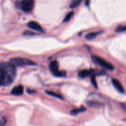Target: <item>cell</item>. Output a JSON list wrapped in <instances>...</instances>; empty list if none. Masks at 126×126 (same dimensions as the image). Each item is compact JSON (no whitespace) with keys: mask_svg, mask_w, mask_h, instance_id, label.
I'll use <instances>...</instances> for the list:
<instances>
[{"mask_svg":"<svg viewBox=\"0 0 126 126\" xmlns=\"http://www.w3.org/2000/svg\"><path fill=\"white\" fill-rule=\"evenodd\" d=\"M112 82H113V85H114V87L119 91L121 93H124L125 92V90H124V87L123 86V85L121 84L119 81H118L116 79H113L112 80Z\"/></svg>","mask_w":126,"mask_h":126,"instance_id":"obj_7","label":"cell"},{"mask_svg":"<svg viewBox=\"0 0 126 126\" xmlns=\"http://www.w3.org/2000/svg\"><path fill=\"white\" fill-rule=\"evenodd\" d=\"M12 65L15 66H33V65H36V63L32 60H30L28 59H25V58H13L11 59L10 60V62Z\"/></svg>","mask_w":126,"mask_h":126,"instance_id":"obj_2","label":"cell"},{"mask_svg":"<svg viewBox=\"0 0 126 126\" xmlns=\"http://www.w3.org/2000/svg\"><path fill=\"white\" fill-rule=\"evenodd\" d=\"M17 75L16 67L11 63H0V86H8L12 84Z\"/></svg>","mask_w":126,"mask_h":126,"instance_id":"obj_1","label":"cell"},{"mask_svg":"<svg viewBox=\"0 0 126 126\" xmlns=\"http://www.w3.org/2000/svg\"><path fill=\"white\" fill-rule=\"evenodd\" d=\"M86 110V108H85L84 107H81V108H78V109H75L71 111V114H75V115H76V114H79L81 112H84Z\"/></svg>","mask_w":126,"mask_h":126,"instance_id":"obj_11","label":"cell"},{"mask_svg":"<svg viewBox=\"0 0 126 126\" xmlns=\"http://www.w3.org/2000/svg\"><path fill=\"white\" fill-rule=\"evenodd\" d=\"M92 59L93 60V61L95 63L98 64V65H100L102 67L104 68L107 69V70H114V66H113L111 63L108 62L106 61L105 60H104V59H102V58L99 57L98 56H96V55H93V56L92 57Z\"/></svg>","mask_w":126,"mask_h":126,"instance_id":"obj_4","label":"cell"},{"mask_svg":"<svg viewBox=\"0 0 126 126\" xmlns=\"http://www.w3.org/2000/svg\"><path fill=\"white\" fill-rule=\"evenodd\" d=\"M102 33V32H91V33H88L87 34H86L85 38L89 40H91V39H94V38H95L97 35H98L99 34Z\"/></svg>","mask_w":126,"mask_h":126,"instance_id":"obj_10","label":"cell"},{"mask_svg":"<svg viewBox=\"0 0 126 126\" xmlns=\"http://www.w3.org/2000/svg\"><path fill=\"white\" fill-rule=\"evenodd\" d=\"M92 72V70H84L82 71H80L79 73V76L81 78H84L87 77L89 75H90L91 74V73Z\"/></svg>","mask_w":126,"mask_h":126,"instance_id":"obj_9","label":"cell"},{"mask_svg":"<svg viewBox=\"0 0 126 126\" xmlns=\"http://www.w3.org/2000/svg\"><path fill=\"white\" fill-rule=\"evenodd\" d=\"M73 14H74V12H73V11H72V12H70V13L66 15V16H65V18H64L63 22H68V21L70 20V19H71V17H73Z\"/></svg>","mask_w":126,"mask_h":126,"instance_id":"obj_15","label":"cell"},{"mask_svg":"<svg viewBox=\"0 0 126 126\" xmlns=\"http://www.w3.org/2000/svg\"><path fill=\"white\" fill-rule=\"evenodd\" d=\"M59 64L57 61H52L50 63L49 68L52 72L53 73L55 76H58V77H63L66 75V73L65 71H60L59 70Z\"/></svg>","mask_w":126,"mask_h":126,"instance_id":"obj_5","label":"cell"},{"mask_svg":"<svg viewBox=\"0 0 126 126\" xmlns=\"http://www.w3.org/2000/svg\"><path fill=\"white\" fill-rule=\"evenodd\" d=\"M34 2L33 0H23V1H17L16 2L17 7L25 12H29L32 11L34 7Z\"/></svg>","mask_w":126,"mask_h":126,"instance_id":"obj_3","label":"cell"},{"mask_svg":"<svg viewBox=\"0 0 126 126\" xmlns=\"http://www.w3.org/2000/svg\"><path fill=\"white\" fill-rule=\"evenodd\" d=\"M126 30V25H119L116 28L115 31H116V32L120 33V32H125Z\"/></svg>","mask_w":126,"mask_h":126,"instance_id":"obj_14","label":"cell"},{"mask_svg":"<svg viewBox=\"0 0 126 126\" xmlns=\"http://www.w3.org/2000/svg\"><path fill=\"white\" fill-rule=\"evenodd\" d=\"M81 2V0H74V1H71V2L70 3V8H75L77 6H79L80 3Z\"/></svg>","mask_w":126,"mask_h":126,"instance_id":"obj_13","label":"cell"},{"mask_svg":"<svg viewBox=\"0 0 126 126\" xmlns=\"http://www.w3.org/2000/svg\"><path fill=\"white\" fill-rule=\"evenodd\" d=\"M87 104L89 106H91V107H98V106L100 105V104L98 103V102H92V101L87 102Z\"/></svg>","mask_w":126,"mask_h":126,"instance_id":"obj_17","label":"cell"},{"mask_svg":"<svg viewBox=\"0 0 126 126\" xmlns=\"http://www.w3.org/2000/svg\"><path fill=\"white\" fill-rule=\"evenodd\" d=\"M46 93L47 94L49 95L50 96H52V97H57L58 98H60V99H63V96L60 95L59 94H57L55 92H52V91H46Z\"/></svg>","mask_w":126,"mask_h":126,"instance_id":"obj_12","label":"cell"},{"mask_svg":"<svg viewBox=\"0 0 126 126\" xmlns=\"http://www.w3.org/2000/svg\"><path fill=\"white\" fill-rule=\"evenodd\" d=\"M23 92V87L21 85L15 87L11 91V94L15 95H20Z\"/></svg>","mask_w":126,"mask_h":126,"instance_id":"obj_8","label":"cell"},{"mask_svg":"<svg viewBox=\"0 0 126 126\" xmlns=\"http://www.w3.org/2000/svg\"><path fill=\"white\" fill-rule=\"evenodd\" d=\"M91 82H92V84H93V86H94L96 89H97L98 86H97V81H96V79H95V76H92V78H91Z\"/></svg>","mask_w":126,"mask_h":126,"instance_id":"obj_16","label":"cell"},{"mask_svg":"<svg viewBox=\"0 0 126 126\" xmlns=\"http://www.w3.org/2000/svg\"><path fill=\"white\" fill-rule=\"evenodd\" d=\"M6 119L4 118H2L1 120H0V126H4L5 124H6Z\"/></svg>","mask_w":126,"mask_h":126,"instance_id":"obj_19","label":"cell"},{"mask_svg":"<svg viewBox=\"0 0 126 126\" xmlns=\"http://www.w3.org/2000/svg\"><path fill=\"white\" fill-rule=\"evenodd\" d=\"M27 26L29 27L30 29L33 30L39 31V32H43V29L41 27V26L38 23V22H35V21H31L29 23L27 24Z\"/></svg>","mask_w":126,"mask_h":126,"instance_id":"obj_6","label":"cell"},{"mask_svg":"<svg viewBox=\"0 0 126 126\" xmlns=\"http://www.w3.org/2000/svg\"><path fill=\"white\" fill-rule=\"evenodd\" d=\"M23 35L26 36V35H34V34H36L35 33H34V32H30V31L29 30H27V31H25L24 32H23Z\"/></svg>","mask_w":126,"mask_h":126,"instance_id":"obj_18","label":"cell"}]
</instances>
